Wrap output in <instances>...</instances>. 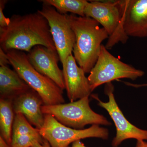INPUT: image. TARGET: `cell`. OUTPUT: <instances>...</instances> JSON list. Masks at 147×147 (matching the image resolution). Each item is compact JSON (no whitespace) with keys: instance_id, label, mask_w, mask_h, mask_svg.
<instances>
[{"instance_id":"cell-5","label":"cell","mask_w":147,"mask_h":147,"mask_svg":"<svg viewBox=\"0 0 147 147\" xmlns=\"http://www.w3.org/2000/svg\"><path fill=\"white\" fill-rule=\"evenodd\" d=\"M144 74L142 70L120 60L102 45L97 61L88 78L92 92L102 84L120 79L134 81Z\"/></svg>"},{"instance_id":"cell-18","label":"cell","mask_w":147,"mask_h":147,"mask_svg":"<svg viewBox=\"0 0 147 147\" xmlns=\"http://www.w3.org/2000/svg\"><path fill=\"white\" fill-rule=\"evenodd\" d=\"M43 140L40 134L12 136L11 147H31L37 142Z\"/></svg>"},{"instance_id":"cell-13","label":"cell","mask_w":147,"mask_h":147,"mask_svg":"<svg viewBox=\"0 0 147 147\" xmlns=\"http://www.w3.org/2000/svg\"><path fill=\"white\" fill-rule=\"evenodd\" d=\"M43 105L39 96L32 89L13 100L15 115L22 114L31 124L38 129L42 128L45 121V116L41 110Z\"/></svg>"},{"instance_id":"cell-8","label":"cell","mask_w":147,"mask_h":147,"mask_svg":"<svg viewBox=\"0 0 147 147\" xmlns=\"http://www.w3.org/2000/svg\"><path fill=\"white\" fill-rule=\"evenodd\" d=\"M48 21L50 32L63 67L69 56L72 54L76 38L69 24L66 14H61L52 6L43 3L38 10Z\"/></svg>"},{"instance_id":"cell-11","label":"cell","mask_w":147,"mask_h":147,"mask_svg":"<svg viewBox=\"0 0 147 147\" xmlns=\"http://www.w3.org/2000/svg\"><path fill=\"white\" fill-rule=\"evenodd\" d=\"M27 55L36 70L53 80L61 89H65L63 72L58 65L59 58L57 52L38 45L33 47Z\"/></svg>"},{"instance_id":"cell-6","label":"cell","mask_w":147,"mask_h":147,"mask_svg":"<svg viewBox=\"0 0 147 147\" xmlns=\"http://www.w3.org/2000/svg\"><path fill=\"white\" fill-rule=\"evenodd\" d=\"M85 16L97 21L109 34L105 47L110 49L119 42L124 43L128 36L124 31L119 1H90L84 11Z\"/></svg>"},{"instance_id":"cell-15","label":"cell","mask_w":147,"mask_h":147,"mask_svg":"<svg viewBox=\"0 0 147 147\" xmlns=\"http://www.w3.org/2000/svg\"><path fill=\"white\" fill-rule=\"evenodd\" d=\"M13 100L0 99V131L1 136L11 147L12 127L14 121Z\"/></svg>"},{"instance_id":"cell-22","label":"cell","mask_w":147,"mask_h":147,"mask_svg":"<svg viewBox=\"0 0 147 147\" xmlns=\"http://www.w3.org/2000/svg\"><path fill=\"white\" fill-rule=\"evenodd\" d=\"M71 147H88L86 146L84 143H82L80 140H78L74 142L72 144Z\"/></svg>"},{"instance_id":"cell-17","label":"cell","mask_w":147,"mask_h":147,"mask_svg":"<svg viewBox=\"0 0 147 147\" xmlns=\"http://www.w3.org/2000/svg\"><path fill=\"white\" fill-rule=\"evenodd\" d=\"M39 129L34 127L21 114H15L12 127V136L38 135Z\"/></svg>"},{"instance_id":"cell-16","label":"cell","mask_w":147,"mask_h":147,"mask_svg":"<svg viewBox=\"0 0 147 147\" xmlns=\"http://www.w3.org/2000/svg\"><path fill=\"white\" fill-rule=\"evenodd\" d=\"M39 1L52 6L61 14L69 12L80 16H85L84 11L88 1L86 0H42Z\"/></svg>"},{"instance_id":"cell-21","label":"cell","mask_w":147,"mask_h":147,"mask_svg":"<svg viewBox=\"0 0 147 147\" xmlns=\"http://www.w3.org/2000/svg\"><path fill=\"white\" fill-rule=\"evenodd\" d=\"M31 147H51L49 142L43 139L42 142H38L35 143Z\"/></svg>"},{"instance_id":"cell-4","label":"cell","mask_w":147,"mask_h":147,"mask_svg":"<svg viewBox=\"0 0 147 147\" xmlns=\"http://www.w3.org/2000/svg\"><path fill=\"white\" fill-rule=\"evenodd\" d=\"M89 96L73 102L52 105H42L44 115H50L65 126L82 129L88 125H110L104 116L95 113L90 107Z\"/></svg>"},{"instance_id":"cell-10","label":"cell","mask_w":147,"mask_h":147,"mask_svg":"<svg viewBox=\"0 0 147 147\" xmlns=\"http://www.w3.org/2000/svg\"><path fill=\"white\" fill-rule=\"evenodd\" d=\"M119 4L127 36L147 38V0L119 1Z\"/></svg>"},{"instance_id":"cell-3","label":"cell","mask_w":147,"mask_h":147,"mask_svg":"<svg viewBox=\"0 0 147 147\" xmlns=\"http://www.w3.org/2000/svg\"><path fill=\"white\" fill-rule=\"evenodd\" d=\"M10 65L21 79L36 92L44 105L64 103L63 90L53 80L36 70L23 51L11 50L6 53Z\"/></svg>"},{"instance_id":"cell-9","label":"cell","mask_w":147,"mask_h":147,"mask_svg":"<svg viewBox=\"0 0 147 147\" xmlns=\"http://www.w3.org/2000/svg\"><path fill=\"white\" fill-rule=\"evenodd\" d=\"M114 91V86L111 82L106 84L105 93L109 98L107 102L101 101L96 95H92L97 100L98 105L108 112L115 125L116 135L112 141V146L118 147L127 139L147 140V130L138 128L127 119L116 102Z\"/></svg>"},{"instance_id":"cell-1","label":"cell","mask_w":147,"mask_h":147,"mask_svg":"<svg viewBox=\"0 0 147 147\" xmlns=\"http://www.w3.org/2000/svg\"><path fill=\"white\" fill-rule=\"evenodd\" d=\"M7 27L0 28V48L29 52L40 45L57 52L47 19L39 12L13 15Z\"/></svg>"},{"instance_id":"cell-25","label":"cell","mask_w":147,"mask_h":147,"mask_svg":"<svg viewBox=\"0 0 147 147\" xmlns=\"http://www.w3.org/2000/svg\"><path fill=\"white\" fill-rule=\"evenodd\" d=\"M127 84L128 85H130V86H134V87H144V86H147V84H140V85H139V84H129V83H127Z\"/></svg>"},{"instance_id":"cell-23","label":"cell","mask_w":147,"mask_h":147,"mask_svg":"<svg viewBox=\"0 0 147 147\" xmlns=\"http://www.w3.org/2000/svg\"><path fill=\"white\" fill-rule=\"evenodd\" d=\"M136 147H147V142L144 140H138Z\"/></svg>"},{"instance_id":"cell-2","label":"cell","mask_w":147,"mask_h":147,"mask_svg":"<svg viewBox=\"0 0 147 147\" xmlns=\"http://www.w3.org/2000/svg\"><path fill=\"white\" fill-rule=\"evenodd\" d=\"M65 14L76 38L74 57L85 73H90L98 59L101 43L109 38V34L97 21L90 17Z\"/></svg>"},{"instance_id":"cell-20","label":"cell","mask_w":147,"mask_h":147,"mask_svg":"<svg viewBox=\"0 0 147 147\" xmlns=\"http://www.w3.org/2000/svg\"><path fill=\"white\" fill-rule=\"evenodd\" d=\"M8 64H10V63L6 53L0 48V65L1 66H7Z\"/></svg>"},{"instance_id":"cell-12","label":"cell","mask_w":147,"mask_h":147,"mask_svg":"<svg viewBox=\"0 0 147 147\" xmlns=\"http://www.w3.org/2000/svg\"><path fill=\"white\" fill-rule=\"evenodd\" d=\"M65 89L70 102L89 96L92 91L85 71L77 64L72 54L67 59L63 67Z\"/></svg>"},{"instance_id":"cell-7","label":"cell","mask_w":147,"mask_h":147,"mask_svg":"<svg viewBox=\"0 0 147 147\" xmlns=\"http://www.w3.org/2000/svg\"><path fill=\"white\" fill-rule=\"evenodd\" d=\"M45 121L39 133L51 147H69V145L81 139L98 138L106 140L109 137L107 128L94 125L85 129H75L64 125L53 116L44 115Z\"/></svg>"},{"instance_id":"cell-19","label":"cell","mask_w":147,"mask_h":147,"mask_svg":"<svg viewBox=\"0 0 147 147\" xmlns=\"http://www.w3.org/2000/svg\"><path fill=\"white\" fill-rule=\"evenodd\" d=\"M7 2V1L6 0L0 1V28H5L10 23V18H6L3 12V10Z\"/></svg>"},{"instance_id":"cell-14","label":"cell","mask_w":147,"mask_h":147,"mask_svg":"<svg viewBox=\"0 0 147 147\" xmlns=\"http://www.w3.org/2000/svg\"><path fill=\"white\" fill-rule=\"evenodd\" d=\"M31 89L15 70L7 66L0 67L1 98L13 100Z\"/></svg>"},{"instance_id":"cell-24","label":"cell","mask_w":147,"mask_h":147,"mask_svg":"<svg viewBox=\"0 0 147 147\" xmlns=\"http://www.w3.org/2000/svg\"><path fill=\"white\" fill-rule=\"evenodd\" d=\"M0 147H11L7 144L5 140L0 136Z\"/></svg>"}]
</instances>
